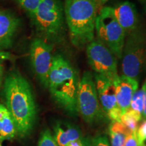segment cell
Here are the masks:
<instances>
[{"label":"cell","instance_id":"1","mask_svg":"<svg viewBox=\"0 0 146 146\" xmlns=\"http://www.w3.org/2000/svg\"><path fill=\"white\" fill-rule=\"evenodd\" d=\"M3 93L16 133L21 137L27 136L32 130L36 115L35 102L29 82L18 72L10 73L5 79Z\"/></svg>","mask_w":146,"mask_h":146},{"label":"cell","instance_id":"2","mask_svg":"<svg viewBox=\"0 0 146 146\" xmlns=\"http://www.w3.org/2000/svg\"><path fill=\"white\" fill-rule=\"evenodd\" d=\"M80 78L78 72L61 54L53 56L47 87L53 99L71 116L78 114L77 96Z\"/></svg>","mask_w":146,"mask_h":146},{"label":"cell","instance_id":"3","mask_svg":"<svg viewBox=\"0 0 146 146\" xmlns=\"http://www.w3.org/2000/svg\"><path fill=\"white\" fill-rule=\"evenodd\" d=\"M100 7L97 0H65L66 23L74 46L83 48L95 39V25Z\"/></svg>","mask_w":146,"mask_h":146},{"label":"cell","instance_id":"4","mask_svg":"<svg viewBox=\"0 0 146 146\" xmlns=\"http://www.w3.org/2000/svg\"><path fill=\"white\" fill-rule=\"evenodd\" d=\"M36 31L50 41H58L65 32L64 6L60 0H41L32 16Z\"/></svg>","mask_w":146,"mask_h":146},{"label":"cell","instance_id":"5","mask_svg":"<svg viewBox=\"0 0 146 146\" xmlns=\"http://www.w3.org/2000/svg\"><path fill=\"white\" fill-rule=\"evenodd\" d=\"M121 60L123 75L138 81L146 68V35L141 27L126 36Z\"/></svg>","mask_w":146,"mask_h":146},{"label":"cell","instance_id":"6","mask_svg":"<svg viewBox=\"0 0 146 146\" xmlns=\"http://www.w3.org/2000/svg\"><path fill=\"white\" fill-rule=\"evenodd\" d=\"M95 33L97 39L103 43L118 60L121 59L126 33L115 17L112 7L100 8L96 18Z\"/></svg>","mask_w":146,"mask_h":146},{"label":"cell","instance_id":"7","mask_svg":"<svg viewBox=\"0 0 146 146\" xmlns=\"http://www.w3.org/2000/svg\"><path fill=\"white\" fill-rule=\"evenodd\" d=\"M78 114L89 124L100 121L105 117V112L100 104L94 76L85 71L80 80L77 96Z\"/></svg>","mask_w":146,"mask_h":146},{"label":"cell","instance_id":"8","mask_svg":"<svg viewBox=\"0 0 146 146\" xmlns=\"http://www.w3.org/2000/svg\"><path fill=\"white\" fill-rule=\"evenodd\" d=\"M87 58L91 68L96 72L110 78L118 76V59L97 38L86 46Z\"/></svg>","mask_w":146,"mask_h":146},{"label":"cell","instance_id":"9","mask_svg":"<svg viewBox=\"0 0 146 146\" xmlns=\"http://www.w3.org/2000/svg\"><path fill=\"white\" fill-rule=\"evenodd\" d=\"M30 60L33 70L43 86L47 87L52 65V46L42 38L33 39L30 45Z\"/></svg>","mask_w":146,"mask_h":146},{"label":"cell","instance_id":"10","mask_svg":"<svg viewBox=\"0 0 146 146\" xmlns=\"http://www.w3.org/2000/svg\"><path fill=\"white\" fill-rule=\"evenodd\" d=\"M97 93L104 112L112 121H120L123 115L116 102L114 78L96 74L94 75Z\"/></svg>","mask_w":146,"mask_h":146},{"label":"cell","instance_id":"11","mask_svg":"<svg viewBox=\"0 0 146 146\" xmlns=\"http://www.w3.org/2000/svg\"><path fill=\"white\" fill-rule=\"evenodd\" d=\"M54 139L58 146H91V140L84 137L75 125L59 122L54 127Z\"/></svg>","mask_w":146,"mask_h":146},{"label":"cell","instance_id":"12","mask_svg":"<svg viewBox=\"0 0 146 146\" xmlns=\"http://www.w3.org/2000/svg\"><path fill=\"white\" fill-rule=\"evenodd\" d=\"M114 83L116 88L117 106L123 114L130 108L133 95L138 90L139 81L122 74L114 78Z\"/></svg>","mask_w":146,"mask_h":146},{"label":"cell","instance_id":"13","mask_svg":"<svg viewBox=\"0 0 146 146\" xmlns=\"http://www.w3.org/2000/svg\"><path fill=\"white\" fill-rule=\"evenodd\" d=\"M112 8L116 20L125 31L126 36L141 27L137 10L133 3L125 1Z\"/></svg>","mask_w":146,"mask_h":146},{"label":"cell","instance_id":"14","mask_svg":"<svg viewBox=\"0 0 146 146\" xmlns=\"http://www.w3.org/2000/svg\"><path fill=\"white\" fill-rule=\"evenodd\" d=\"M19 26V20L6 10H0V48L10 46Z\"/></svg>","mask_w":146,"mask_h":146},{"label":"cell","instance_id":"15","mask_svg":"<svg viewBox=\"0 0 146 146\" xmlns=\"http://www.w3.org/2000/svg\"><path fill=\"white\" fill-rule=\"evenodd\" d=\"M16 128L13 118L7 108L0 104V142L14 137Z\"/></svg>","mask_w":146,"mask_h":146},{"label":"cell","instance_id":"16","mask_svg":"<svg viewBox=\"0 0 146 146\" xmlns=\"http://www.w3.org/2000/svg\"><path fill=\"white\" fill-rule=\"evenodd\" d=\"M112 146H124L125 139L133 133L121 122L112 121L109 127Z\"/></svg>","mask_w":146,"mask_h":146},{"label":"cell","instance_id":"17","mask_svg":"<svg viewBox=\"0 0 146 146\" xmlns=\"http://www.w3.org/2000/svg\"><path fill=\"white\" fill-rule=\"evenodd\" d=\"M141 115L133 112L129 109L121 116L120 121L124 124L132 133L137 132L138 129V123L141 120Z\"/></svg>","mask_w":146,"mask_h":146},{"label":"cell","instance_id":"18","mask_svg":"<svg viewBox=\"0 0 146 146\" xmlns=\"http://www.w3.org/2000/svg\"><path fill=\"white\" fill-rule=\"evenodd\" d=\"M143 94L144 90L143 87L141 89L137 90L133 95L132 100L131 102L130 110L133 112L137 113L141 115L143 112Z\"/></svg>","mask_w":146,"mask_h":146},{"label":"cell","instance_id":"19","mask_svg":"<svg viewBox=\"0 0 146 146\" xmlns=\"http://www.w3.org/2000/svg\"><path fill=\"white\" fill-rule=\"evenodd\" d=\"M24 10L29 14V16L32 18L36 9L41 3V0H14Z\"/></svg>","mask_w":146,"mask_h":146},{"label":"cell","instance_id":"20","mask_svg":"<svg viewBox=\"0 0 146 146\" xmlns=\"http://www.w3.org/2000/svg\"><path fill=\"white\" fill-rule=\"evenodd\" d=\"M38 146H58V145L50 131L45 130L42 133Z\"/></svg>","mask_w":146,"mask_h":146},{"label":"cell","instance_id":"21","mask_svg":"<svg viewBox=\"0 0 146 146\" xmlns=\"http://www.w3.org/2000/svg\"><path fill=\"white\" fill-rule=\"evenodd\" d=\"M136 134L139 146H145V141H146V120L138 128Z\"/></svg>","mask_w":146,"mask_h":146},{"label":"cell","instance_id":"22","mask_svg":"<svg viewBox=\"0 0 146 146\" xmlns=\"http://www.w3.org/2000/svg\"><path fill=\"white\" fill-rule=\"evenodd\" d=\"M91 146H110L106 136H98L91 140Z\"/></svg>","mask_w":146,"mask_h":146},{"label":"cell","instance_id":"23","mask_svg":"<svg viewBox=\"0 0 146 146\" xmlns=\"http://www.w3.org/2000/svg\"><path fill=\"white\" fill-rule=\"evenodd\" d=\"M136 133L137 132L131 133V135L127 137L124 143V146H139Z\"/></svg>","mask_w":146,"mask_h":146},{"label":"cell","instance_id":"24","mask_svg":"<svg viewBox=\"0 0 146 146\" xmlns=\"http://www.w3.org/2000/svg\"><path fill=\"white\" fill-rule=\"evenodd\" d=\"M143 88L144 90L143 94V112H142V118L146 120V81L143 85Z\"/></svg>","mask_w":146,"mask_h":146},{"label":"cell","instance_id":"25","mask_svg":"<svg viewBox=\"0 0 146 146\" xmlns=\"http://www.w3.org/2000/svg\"><path fill=\"white\" fill-rule=\"evenodd\" d=\"M3 77V68L2 65V61H1V58H0V87H1V85H2Z\"/></svg>","mask_w":146,"mask_h":146},{"label":"cell","instance_id":"26","mask_svg":"<svg viewBox=\"0 0 146 146\" xmlns=\"http://www.w3.org/2000/svg\"><path fill=\"white\" fill-rule=\"evenodd\" d=\"M138 1H139L142 6H143L144 12H145V13L146 14V0H138Z\"/></svg>","mask_w":146,"mask_h":146},{"label":"cell","instance_id":"27","mask_svg":"<svg viewBox=\"0 0 146 146\" xmlns=\"http://www.w3.org/2000/svg\"><path fill=\"white\" fill-rule=\"evenodd\" d=\"M97 1L100 3V5H102V4H104L105 3H106L107 1H109V0H97Z\"/></svg>","mask_w":146,"mask_h":146},{"label":"cell","instance_id":"28","mask_svg":"<svg viewBox=\"0 0 146 146\" xmlns=\"http://www.w3.org/2000/svg\"><path fill=\"white\" fill-rule=\"evenodd\" d=\"M0 146H1V144H0Z\"/></svg>","mask_w":146,"mask_h":146}]
</instances>
